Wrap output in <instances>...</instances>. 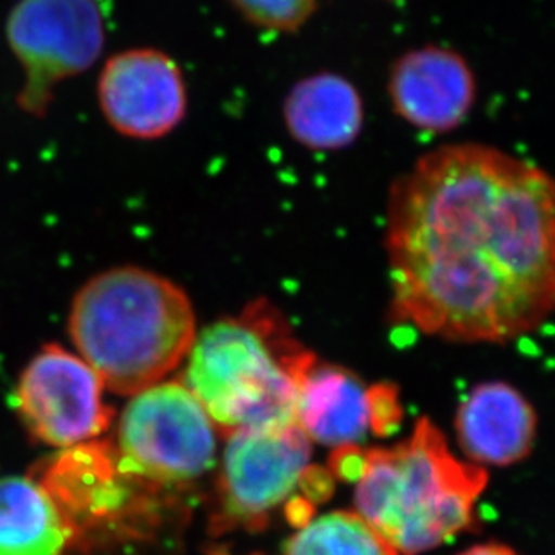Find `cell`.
Here are the masks:
<instances>
[{"mask_svg":"<svg viewBox=\"0 0 555 555\" xmlns=\"http://www.w3.org/2000/svg\"><path fill=\"white\" fill-rule=\"evenodd\" d=\"M391 315L424 336L505 345L555 312V177L496 146L422 155L390 192Z\"/></svg>","mask_w":555,"mask_h":555,"instance_id":"6da1fadb","label":"cell"},{"mask_svg":"<svg viewBox=\"0 0 555 555\" xmlns=\"http://www.w3.org/2000/svg\"><path fill=\"white\" fill-rule=\"evenodd\" d=\"M69 334L107 390L135 396L188 358L197 323L179 285L144 269L116 268L78 291Z\"/></svg>","mask_w":555,"mask_h":555,"instance_id":"7a4b0ae2","label":"cell"},{"mask_svg":"<svg viewBox=\"0 0 555 555\" xmlns=\"http://www.w3.org/2000/svg\"><path fill=\"white\" fill-rule=\"evenodd\" d=\"M356 513L401 555L446 545L476 524L489 473L449 448L442 429L422 416L404 442L363 451Z\"/></svg>","mask_w":555,"mask_h":555,"instance_id":"3957f363","label":"cell"},{"mask_svg":"<svg viewBox=\"0 0 555 555\" xmlns=\"http://www.w3.org/2000/svg\"><path fill=\"white\" fill-rule=\"evenodd\" d=\"M312 358L257 305L195 336L182 383L225 437L276 429L296 424L298 377Z\"/></svg>","mask_w":555,"mask_h":555,"instance_id":"277c9868","label":"cell"},{"mask_svg":"<svg viewBox=\"0 0 555 555\" xmlns=\"http://www.w3.org/2000/svg\"><path fill=\"white\" fill-rule=\"evenodd\" d=\"M113 451L124 476L155 483L195 480L215 460V424L182 380H160L132 396Z\"/></svg>","mask_w":555,"mask_h":555,"instance_id":"5b68a950","label":"cell"},{"mask_svg":"<svg viewBox=\"0 0 555 555\" xmlns=\"http://www.w3.org/2000/svg\"><path fill=\"white\" fill-rule=\"evenodd\" d=\"M5 40L24 73L16 103L42 118L54 87L91 69L105 46L100 0H18L5 21Z\"/></svg>","mask_w":555,"mask_h":555,"instance_id":"8992f818","label":"cell"},{"mask_svg":"<svg viewBox=\"0 0 555 555\" xmlns=\"http://www.w3.org/2000/svg\"><path fill=\"white\" fill-rule=\"evenodd\" d=\"M310 438L298 424L228 437L220 476L219 529H260L304 486Z\"/></svg>","mask_w":555,"mask_h":555,"instance_id":"52a82bcc","label":"cell"},{"mask_svg":"<svg viewBox=\"0 0 555 555\" xmlns=\"http://www.w3.org/2000/svg\"><path fill=\"white\" fill-rule=\"evenodd\" d=\"M103 390L102 379L80 356L48 345L22 372L16 413L40 442L75 448L111 426L113 410L103 401Z\"/></svg>","mask_w":555,"mask_h":555,"instance_id":"ba28073f","label":"cell"},{"mask_svg":"<svg viewBox=\"0 0 555 555\" xmlns=\"http://www.w3.org/2000/svg\"><path fill=\"white\" fill-rule=\"evenodd\" d=\"M98 96L108 124L129 138H163L186 114L181 69L155 49H130L108 59Z\"/></svg>","mask_w":555,"mask_h":555,"instance_id":"9c48e42d","label":"cell"},{"mask_svg":"<svg viewBox=\"0 0 555 555\" xmlns=\"http://www.w3.org/2000/svg\"><path fill=\"white\" fill-rule=\"evenodd\" d=\"M388 91L393 111L406 124L443 134L459 129L475 107V73L453 49L427 46L397 60Z\"/></svg>","mask_w":555,"mask_h":555,"instance_id":"30bf717a","label":"cell"},{"mask_svg":"<svg viewBox=\"0 0 555 555\" xmlns=\"http://www.w3.org/2000/svg\"><path fill=\"white\" fill-rule=\"evenodd\" d=\"M538 426L532 402L505 380H486L467 391L453 422L462 459L483 469L513 467L529 459Z\"/></svg>","mask_w":555,"mask_h":555,"instance_id":"8fae6325","label":"cell"},{"mask_svg":"<svg viewBox=\"0 0 555 555\" xmlns=\"http://www.w3.org/2000/svg\"><path fill=\"white\" fill-rule=\"evenodd\" d=\"M296 424L315 442L359 446L372 433L369 388L350 370L312 358L298 377Z\"/></svg>","mask_w":555,"mask_h":555,"instance_id":"7c38bea8","label":"cell"},{"mask_svg":"<svg viewBox=\"0 0 555 555\" xmlns=\"http://www.w3.org/2000/svg\"><path fill=\"white\" fill-rule=\"evenodd\" d=\"M283 116L291 135L307 149H345L363 129V100L343 76L321 73L293 87Z\"/></svg>","mask_w":555,"mask_h":555,"instance_id":"4fadbf2b","label":"cell"},{"mask_svg":"<svg viewBox=\"0 0 555 555\" xmlns=\"http://www.w3.org/2000/svg\"><path fill=\"white\" fill-rule=\"evenodd\" d=\"M69 525L35 478H0V555H65Z\"/></svg>","mask_w":555,"mask_h":555,"instance_id":"5bb4252c","label":"cell"},{"mask_svg":"<svg viewBox=\"0 0 555 555\" xmlns=\"http://www.w3.org/2000/svg\"><path fill=\"white\" fill-rule=\"evenodd\" d=\"M285 555H401L358 513L337 511L307 521Z\"/></svg>","mask_w":555,"mask_h":555,"instance_id":"9a60e30c","label":"cell"},{"mask_svg":"<svg viewBox=\"0 0 555 555\" xmlns=\"http://www.w3.org/2000/svg\"><path fill=\"white\" fill-rule=\"evenodd\" d=\"M321 0H231L255 26L269 31H298L320 8Z\"/></svg>","mask_w":555,"mask_h":555,"instance_id":"2e32d148","label":"cell"},{"mask_svg":"<svg viewBox=\"0 0 555 555\" xmlns=\"http://www.w3.org/2000/svg\"><path fill=\"white\" fill-rule=\"evenodd\" d=\"M370 426L377 437H388L401 427L404 418L401 397L396 385L379 383L369 388Z\"/></svg>","mask_w":555,"mask_h":555,"instance_id":"e0dca14e","label":"cell"},{"mask_svg":"<svg viewBox=\"0 0 555 555\" xmlns=\"http://www.w3.org/2000/svg\"><path fill=\"white\" fill-rule=\"evenodd\" d=\"M459 555H519L518 552L511 548L503 543H480V545H473L460 552Z\"/></svg>","mask_w":555,"mask_h":555,"instance_id":"ac0fdd59","label":"cell"}]
</instances>
